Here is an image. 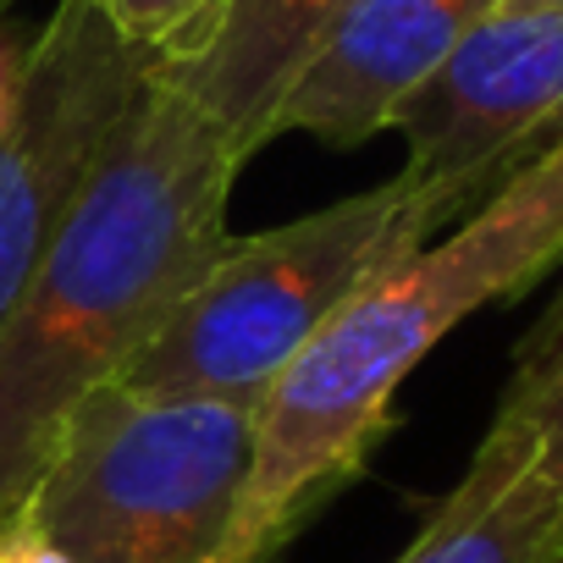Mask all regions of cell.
Instances as JSON below:
<instances>
[{
  "mask_svg": "<svg viewBox=\"0 0 563 563\" xmlns=\"http://www.w3.org/2000/svg\"><path fill=\"white\" fill-rule=\"evenodd\" d=\"M338 7L343 0H221L205 40L188 56L155 62V73L183 89L249 166V155L271 144L265 128L282 89L294 84Z\"/></svg>",
  "mask_w": 563,
  "mask_h": 563,
  "instance_id": "cell-8",
  "label": "cell"
},
{
  "mask_svg": "<svg viewBox=\"0 0 563 563\" xmlns=\"http://www.w3.org/2000/svg\"><path fill=\"white\" fill-rule=\"evenodd\" d=\"M23 51H29V45H18V40H12V29H0V128H7V111H12V100H18Z\"/></svg>",
  "mask_w": 563,
  "mask_h": 563,
  "instance_id": "cell-13",
  "label": "cell"
},
{
  "mask_svg": "<svg viewBox=\"0 0 563 563\" xmlns=\"http://www.w3.org/2000/svg\"><path fill=\"white\" fill-rule=\"evenodd\" d=\"M254 404L95 387L23 514L73 563H216L254 470Z\"/></svg>",
  "mask_w": 563,
  "mask_h": 563,
  "instance_id": "cell-4",
  "label": "cell"
},
{
  "mask_svg": "<svg viewBox=\"0 0 563 563\" xmlns=\"http://www.w3.org/2000/svg\"><path fill=\"white\" fill-rule=\"evenodd\" d=\"M563 519V492L536 464V437L492 415L459 486L426 514L393 563H536Z\"/></svg>",
  "mask_w": 563,
  "mask_h": 563,
  "instance_id": "cell-9",
  "label": "cell"
},
{
  "mask_svg": "<svg viewBox=\"0 0 563 563\" xmlns=\"http://www.w3.org/2000/svg\"><path fill=\"white\" fill-rule=\"evenodd\" d=\"M448 221H459L453 205L398 172L271 232L227 238L117 382L133 393H194L260 409L332 316L382 271L420 254Z\"/></svg>",
  "mask_w": 563,
  "mask_h": 563,
  "instance_id": "cell-3",
  "label": "cell"
},
{
  "mask_svg": "<svg viewBox=\"0 0 563 563\" xmlns=\"http://www.w3.org/2000/svg\"><path fill=\"white\" fill-rule=\"evenodd\" d=\"M563 128V12L492 7L398 106L404 177L464 221Z\"/></svg>",
  "mask_w": 563,
  "mask_h": 563,
  "instance_id": "cell-6",
  "label": "cell"
},
{
  "mask_svg": "<svg viewBox=\"0 0 563 563\" xmlns=\"http://www.w3.org/2000/svg\"><path fill=\"white\" fill-rule=\"evenodd\" d=\"M563 260V128L448 238L382 271L276 376L254 415V470L216 563H271L387 442L415 365L475 310Z\"/></svg>",
  "mask_w": 563,
  "mask_h": 563,
  "instance_id": "cell-2",
  "label": "cell"
},
{
  "mask_svg": "<svg viewBox=\"0 0 563 563\" xmlns=\"http://www.w3.org/2000/svg\"><path fill=\"white\" fill-rule=\"evenodd\" d=\"M536 563H563V519H558V530H552V541L541 547V558Z\"/></svg>",
  "mask_w": 563,
  "mask_h": 563,
  "instance_id": "cell-15",
  "label": "cell"
},
{
  "mask_svg": "<svg viewBox=\"0 0 563 563\" xmlns=\"http://www.w3.org/2000/svg\"><path fill=\"white\" fill-rule=\"evenodd\" d=\"M89 7L144 56L155 62H172V56H188L205 29L216 23L221 0H89Z\"/></svg>",
  "mask_w": 563,
  "mask_h": 563,
  "instance_id": "cell-11",
  "label": "cell"
},
{
  "mask_svg": "<svg viewBox=\"0 0 563 563\" xmlns=\"http://www.w3.org/2000/svg\"><path fill=\"white\" fill-rule=\"evenodd\" d=\"M150 67L155 56L133 51L89 0H56L29 40L18 100L0 128V327L51 254Z\"/></svg>",
  "mask_w": 563,
  "mask_h": 563,
  "instance_id": "cell-5",
  "label": "cell"
},
{
  "mask_svg": "<svg viewBox=\"0 0 563 563\" xmlns=\"http://www.w3.org/2000/svg\"><path fill=\"white\" fill-rule=\"evenodd\" d=\"M492 7L497 0H343L282 89L265 139L310 133L332 150H360L393 128L398 106Z\"/></svg>",
  "mask_w": 563,
  "mask_h": 563,
  "instance_id": "cell-7",
  "label": "cell"
},
{
  "mask_svg": "<svg viewBox=\"0 0 563 563\" xmlns=\"http://www.w3.org/2000/svg\"><path fill=\"white\" fill-rule=\"evenodd\" d=\"M508 12H563V0H497Z\"/></svg>",
  "mask_w": 563,
  "mask_h": 563,
  "instance_id": "cell-14",
  "label": "cell"
},
{
  "mask_svg": "<svg viewBox=\"0 0 563 563\" xmlns=\"http://www.w3.org/2000/svg\"><path fill=\"white\" fill-rule=\"evenodd\" d=\"M238 172L227 133L150 67L0 327V530L23 514L62 420L122 376L227 249Z\"/></svg>",
  "mask_w": 563,
  "mask_h": 563,
  "instance_id": "cell-1",
  "label": "cell"
},
{
  "mask_svg": "<svg viewBox=\"0 0 563 563\" xmlns=\"http://www.w3.org/2000/svg\"><path fill=\"white\" fill-rule=\"evenodd\" d=\"M497 415H514L536 437V464L563 492V288L519 343Z\"/></svg>",
  "mask_w": 563,
  "mask_h": 563,
  "instance_id": "cell-10",
  "label": "cell"
},
{
  "mask_svg": "<svg viewBox=\"0 0 563 563\" xmlns=\"http://www.w3.org/2000/svg\"><path fill=\"white\" fill-rule=\"evenodd\" d=\"M7 12H12V0H0V29H7Z\"/></svg>",
  "mask_w": 563,
  "mask_h": 563,
  "instance_id": "cell-16",
  "label": "cell"
},
{
  "mask_svg": "<svg viewBox=\"0 0 563 563\" xmlns=\"http://www.w3.org/2000/svg\"><path fill=\"white\" fill-rule=\"evenodd\" d=\"M0 563H73L29 514H18L7 530H0Z\"/></svg>",
  "mask_w": 563,
  "mask_h": 563,
  "instance_id": "cell-12",
  "label": "cell"
}]
</instances>
